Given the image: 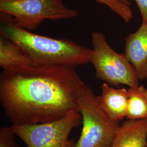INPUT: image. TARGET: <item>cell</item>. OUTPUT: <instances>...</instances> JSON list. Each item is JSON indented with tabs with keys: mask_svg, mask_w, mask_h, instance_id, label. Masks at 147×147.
Returning a JSON list of instances; mask_svg holds the SVG:
<instances>
[{
	"mask_svg": "<svg viewBox=\"0 0 147 147\" xmlns=\"http://www.w3.org/2000/svg\"><path fill=\"white\" fill-rule=\"evenodd\" d=\"M147 119H127L121 125L111 147H146Z\"/></svg>",
	"mask_w": 147,
	"mask_h": 147,
	"instance_id": "obj_9",
	"label": "cell"
},
{
	"mask_svg": "<svg viewBox=\"0 0 147 147\" xmlns=\"http://www.w3.org/2000/svg\"><path fill=\"white\" fill-rule=\"evenodd\" d=\"M0 33L14 42L35 66L63 65L76 67L90 63L92 49L66 39L34 34L16 26L11 16L0 14Z\"/></svg>",
	"mask_w": 147,
	"mask_h": 147,
	"instance_id": "obj_2",
	"label": "cell"
},
{
	"mask_svg": "<svg viewBox=\"0 0 147 147\" xmlns=\"http://www.w3.org/2000/svg\"><path fill=\"white\" fill-rule=\"evenodd\" d=\"M12 127H2L0 129V147H18Z\"/></svg>",
	"mask_w": 147,
	"mask_h": 147,
	"instance_id": "obj_13",
	"label": "cell"
},
{
	"mask_svg": "<svg viewBox=\"0 0 147 147\" xmlns=\"http://www.w3.org/2000/svg\"><path fill=\"white\" fill-rule=\"evenodd\" d=\"M0 13L11 16L16 26L28 31L46 20H62L78 16V11L68 8L63 0H0Z\"/></svg>",
	"mask_w": 147,
	"mask_h": 147,
	"instance_id": "obj_5",
	"label": "cell"
},
{
	"mask_svg": "<svg viewBox=\"0 0 147 147\" xmlns=\"http://www.w3.org/2000/svg\"><path fill=\"white\" fill-rule=\"evenodd\" d=\"M119 1H121V2H124V3H126V5H130V2L128 1V0H119Z\"/></svg>",
	"mask_w": 147,
	"mask_h": 147,
	"instance_id": "obj_15",
	"label": "cell"
},
{
	"mask_svg": "<svg viewBox=\"0 0 147 147\" xmlns=\"http://www.w3.org/2000/svg\"><path fill=\"white\" fill-rule=\"evenodd\" d=\"M126 119H147V88L144 86L129 88Z\"/></svg>",
	"mask_w": 147,
	"mask_h": 147,
	"instance_id": "obj_11",
	"label": "cell"
},
{
	"mask_svg": "<svg viewBox=\"0 0 147 147\" xmlns=\"http://www.w3.org/2000/svg\"><path fill=\"white\" fill-rule=\"evenodd\" d=\"M0 65L3 70L33 64L20 47L9 39L1 36Z\"/></svg>",
	"mask_w": 147,
	"mask_h": 147,
	"instance_id": "obj_10",
	"label": "cell"
},
{
	"mask_svg": "<svg viewBox=\"0 0 147 147\" xmlns=\"http://www.w3.org/2000/svg\"><path fill=\"white\" fill-rule=\"evenodd\" d=\"M98 3L107 6L110 9L127 24L130 22L133 18V13L130 5L119 0H95Z\"/></svg>",
	"mask_w": 147,
	"mask_h": 147,
	"instance_id": "obj_12",
	"label": "cell"
},
{
	"mask_svg": "<svg viewBox=\"0 0 147 147\" xmlns=\"http://www.w3.org/2000/svg\"><path fill=\"white\" fill-rule=\"evenodd\" d=\"M93 45L91 61L95 70L96 78L111 86L123 84L129 88L139 86L136 72L124 53L116 52L99 31L92 33Z\"/></svg>",
	"mask_w": 147,
	"mask_h": 147,
	"instance_id": "obj_4",
	"label": "cell"
},
{
	"mask_svg": "<svg viewBox=\"0 0 147 147\" xmlns=\"http://www.w3.org/2000/svg\"><path fill=\"white\" fill-rule=\"evenodd\" d=\"M78 109L82 129L76 147H111L120 124L111 120L101 109L94 91L86 84Z\"/></svg>",
	"mask_w": 147,
	"mask_h": 147,
	"instance_id": "obj_3",
	"label": "cell"
},
{
	"mask_svg": "<svg viewBox=\"0 0 147 147\" xmlns=\"http://www.w3.org/2000/svg\"><path fill=\"white\" fill-rule=\"evenodd\" d=\"M81 122V114L76 109L57 121L11 126L27 147H76L69 136Z\"/></svg>",
	"mask_w": 147,
	"mask_h": 147,
	"instance_id": "obj_6",
	"label": "cell"
},
{
	"mask_svg": "<svg viewBox=\"0 0 147 147\" xmlns=\"http://www.w3.org/2000/svg\"><path fill=\"white\" fill-rule=\"evenodd\" d=\"M85 85L73 67L30 65L3 70L0 102L13 126L57 121L78 109Z\"/></svg>",
	"mask_w": 147,
	"mask_h": 147,
	"instance_id": "obj_1",
	"label": "cell"
},
{
	"mask_svg": "<svg viewBox=\"0 0 147 147\" xmlns=\"http://www.w3.org/2000/svg\"><path fill=\"white\" fill-rule=\"evenodd\" d=\"M129 97V89H118L104 82L97 99L100 107L111 120L119 123L126 117Z\"/></svg>",
	"mask_w": 147,
	"mask_h": 147,
	"instance_id": "obj_8",
	"label": "cell"
},
{
	"mask_svg": "<svg viewBox=\"0 0 147 147\" xmlns=\"http://www.w3.org/2000/svg\"><path fill=\"white\" fill-rule=\"evenodd\" d=\"M142 16V21L147 22V0H134Z\"/></svg>",
	"mask_w": 147,
	"mask_h": 147,
	"instance_id": "obj_14",
	"label": "cell"
},
{
	"mask_svg": "<svg viewBox=\"0 0 147 147\" xmlns=\"http://www.w3.org/2000/svg\"><path fill=\"white\" fill-rule=\"evenodd\" d=\"M140 80L147 79V22L142 21L136 31L125 38L124 53Z\"/></svg>",
	"mask_w": 147,
	"mask_h": 147,
	"instance_id": "obj_7",
	"label": "cell"
},
{
	"mask_svg": "<svg viewBox=\"0 0 147 147\" xmlns=\"http://www.w3.org/2000/svg\"><path fill=\"white\" fill-rule=\"evenodd\" d=\"M146 147H147V146H146Z\"/></svg>",
	"mask_w": 147,
	"mask_h": 147,
	"instance_id": "obj_16",
	"label": "cell"
}]
</instances>
